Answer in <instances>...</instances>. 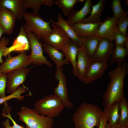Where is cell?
Instances as JSON below:
<instances>
[{"label": "cell", "instance_id": "1", "mask_svg": "<svg viewBox=\"0 0 128 128\" xmlns=\"http://www.w3.org/2000/svg\"><path fill=\"white\" fill-rule=\"evenodd\" d=\"M128 69V64L126 62L118 65L108 73L110 81L106 91L102 95L103 104L105 107H109L115 102L119 103L124 97V80Z\"/></svg>", "mask_w": 128, "mask_h": 128}, {"label": "cell", "instance_id": "2", "mask_svg": "<svg viewBox=\"0 0 128 128\" xmlns=\"http://www.w3.org/2000/svg\"><path fill=\"white\" fill-rule=\"evenodd\" d=\"M103 113L97 105L86 102L79 106L74 114L73 120L75 128L98 127Z\"/></svg>", "mask_w": 128, "mask_h": 128}, {"label": "cell", "instance_id": "3", "mask_svg": "<svg viewBox=\"0 0 128 128\" xmlns=\"http://www.w3.org/2000/svg\"><path fill=\"white\" fill-rule=\"evenodd\" d=\"M65 107L61 100L54 94L37 101L33 110L39 114L53 119L58 116Z\"/></svg>", "mask_w": 128, "mask_h": 128}, {"label": "cell", "instance_id": "4", "mask_svg": "<svg viewBox=\"0 0 128 128\" xmlns=\"http://www.w3.org/2000/svg\"><path fill=\"white\" fill-rule=\"evenodd\" d=\"M23 17L25 22L23 26L25 32L33 33L39 40L45 37L52 31L50 21H45L38 14L24 11Z\"/></svg>", "mask_w": 128, "mask_h": 128}, {"label": "cell", "instance_id": "5", "mask_svg": "<svg viewBox=\"0 0 128 128\" xmlns=\"http://www.w3.org/2000/svg\"><path fill=\"white\" fill-rule=\"evenodd\" d=\"M17 114L27 128H52L53 119L39 114L27 107H22Z\"/></svg>", "mask_w": 128, "mask_h": 128}, {"label": "cell", "instance_id": "6", "mask_svg": "<svg viewBox=\"0 0 128 128\" xmlns=\"http://www.w3.org/2000/svg\"><path fill=\"white\" fill-rule=\"evenodd\" d=\"M26 34L31 49V64L38 66L44 64L51 67L52 64L47 60L43 54L42 43L33 33L28 32H26Z\"/></svg>", "mask_w": 128, "mask_h": 128}, {"label": "cell", "instance_id": "7", "mask_svg": "<svg viewBox=\"0 0 128 128\" xmlns=\"http://www.w3.org/2000/svg\"><path fill=\"white\" fill-rule=\"evenodd\" d=\"M5 60L0 65V73H7L14 70L26 67L29 65L30 55H27L25 51H23L18 55L12 56L9 54Z\"/></svg>", "mask_w": 128, "mask_h": 128}, {"label": "cell", "instance_id": "8", "mask_svg": "<svg viewBox=\"0 0 128 128\" xmlns=\"http://www.w3.org/2000/svg\"><path fill=\"white\" fill-rule=\"evenodd\" d=\"M63 68L56 67L55 78L58 80V84L57 87H54V94L61 100L65 107L71 109L73 107V105L69 98L67 79L63 72Z\"/></svg>", "mask_w": 128, "mask_h": 128}, {"label": "cell", "instance_id": "9", "mask_svg": "<svg viewBox=\"0 0 128 128\" xmlns=\"http://www.w3.org/2000/svg\"><path fill=\"white\" fill-rule=\"evenodd\" d=\"M51 26V32L42 39V41L59 51L70 38L60 27L52 23Z\"/></svg>", "mask_w": 128, "mask_h": 128}, {"label": "cell", "instance_id": "10", "mask_svg": "<svg viewBox=\"0 0 128 128\" xmlns=\"http://www.w3.org/2000/svg\"><path fill=\"white\" fill-rule=\"evenodd\" d=\"M30 68L24 67L17 69L7 73L6 91L9 93L15 91L18 87L26 80L27 76L30 71Z\"/></svg>", "mask_w": 128, "mask_h": 128}, {"label": "cell", "instance_id": "11", "mask_svg": "<svg viewBox=\"0 0 128 128\" xmlns=\"http://www.w3.org/2000/svg\"><path fill=\"white\" fill-rule=\"evenodd\" d=\"M114 47L112 41L106 39H101L95 53L91 57L92 61L108 62L110 59Z\"/></svg>", "mask_w": 128, "mask_h": 128}, {"label": "cell", "instance_id": "12", "mask_svg": "<svg viewBox=\"0 0 128 128\" xmlns=\"http://www.w3.org/2000/svg\"><path fill=\"white\" fill-rule=\"evenodd\" d=\"M108 66V62H92L85 73L83 82L88 85L101 77Z\"/></svg>", "mask_w": 128, "mask_h": 128}, {"label": "cell", "instance_id": "13", "mask_svg": "<svg viewBox=\"0 0 128 128\" xmlns=\"http://www.w3.org/2000/svg\"><path fill=\"white\" fill-rule=\"evenodd\" d=\"M117 18L109 17L102 22L96 35L101 39H106L112 41L114 40L117 30Z\"/></svg>", "mask_w": 128, "mask_h": 128}, {"label": "cell", "instance_id": "14", "mask_svg": "<svg viewBox=\"0 0 128 128\" xmlns=\"http://www.w3.org/2000/svg\"><path fill=\"white\" fill-rule=\"evenodd\" d=\"M30 46L23 26H22L18 36L14 40L12 45L4 49L3 56L6 57L14 51H22L29 50Z\"/></svg>", "mask_w": 128, "mask_h": 128}, {"label": "cell", "instance_id": "15", "mask_svg": "<svg viewBox=\"0 0 128 128\" xmlns=\"http://www.w3.org/2000/svg\"><path fill=\"white\" fill-rule=\"evenodd\" d=\"M92 62L84 47H80L77 57L76 64L77 77L83 82L85 73Z\"/></svg>", "mask_w": 128, "mask_h": 128}, {"label": "cell", "instance_id": "16", "mask_svg": "<svg viewBox=\"0 0 128 128\" xmlns=\"http://www.w3.org/2000/svg\"><path fill=\"white\" fill-rule=\"evenodd\" d=\"M79 47L69 39L61 50L64 53L65 59L71 63L73 68L72 73L76 77L77 75L76 66L77 57Z\"/></svg>", "mask_w": 128, "mask_h": 128}, {"label": "cell", "instance_id": "17", "mask_svg": "<svg viewBox=\"0 0 128 128\" xmlns=\"http://www.w3.org/2000/svg\"><path fill=\"white\" fill-rule=\"evenodd\" d=\"M102 22L84 23L80 22L70 25L78 37L96 35Z\"/></svg>", "mask_w": 128, "mask_h": 128}, {"label": "cell", "instance_id": "18", "mask_svg": "<svg viewBox=\"0 0 128 128\" xmlns=\"http://www.w3.org/2000/svg\"><path fill=\"white\" fill-rule=\"evenodd\" d=\"M16 19L14 14L10 10L5 8L0 9V26L3 28L4 33L10 34L12 33Z\"/></svg>", "mask_w": 128, "mask_h": 128}, {"label": "cell", "instance_id": "19", "mask_svg": "<svg viewBox=\"0 0 128 128\" xmlns=\"http://www.w3.org/2000/svg\"><path fill=\"white\" fill-rule=\"evenodd\" d=\"M92 0H86L82 8L80 10H73L68 15L66 20L70 25L81 22L91 10Z\"/></svg>", "mask_w": 128, "mask_h": 128}, {"label": "cell", "instance_id": "20", "mask_svg": "<svg viewBox=\"0 0 128 128\" xmlns=\"http://www.w3.org/2000/svg\"><path fill=\"white\" fill-rule=\"evenodd\" d=\"M42 45L43 50L55 63L56 67L61 68L63 66L70 63L65 58L64 59L65 57L63 52L48 44L43 43Z\"/></svg>", "mask_w": 128, "mask_h": 128}, {"label": "cell", "instance_id": "21", "mask_svg": "<svg viewBox=\"0 0 128 128\" xmlns=\"http://www.w3.org/2000/svg\"><path fill=\"white\" fill-rule=\"evenodd\" d=\"M23 0H0V9L3 8L11 11L16 19L21 20L24 10L23 6Z\"/></svg>", "mask_w": 128, "mask_h": 128}, {"label": "cell", "instance_id": "22", "mask_svg": "<svg viewBox=\"0 0 128 128\" xmlns=\"http://www.w3.org/2000/svg\"><path fill=\"white\" fill-rule=\"evenodd\" d=\"M50 23L55 24L60 27L64 31L69 38L76 44L79 47L82 46L81 41L76 33L61 16L60 14H58L56 22L54 21L52 19L50 20Z\"/></svg>", "mask_w": 128, "mask_h": 128}, {"label": "cell", "instance_id": "23", "mask_svg": "<svg viewBox=\"0 0 128 128\" xmlns=\"http://www.w3.org/2000/svg\"><path fill=\"white\" fill-rule=\"evenodd\" d=\"M82 46L89 56L91 57L96 51L101 39L96 36L78 37Z\"/></svg>", "mask_w": 128, "mask_h": 128}, {"label": "cell", "instance_id": "24", "mask_svg": "<svg viewBox=\"0 0 128 128\" xmlns=\"http://www.w3.org/2000/svg\"><path fill=\"white\" fill-rule=\"evenodd\" d=\"M104 0H100L96 4L92 5L89 16L84 18L81 22L84 23L93 22L100 21L105 5Z\"/></svg>", "mask_w": 128, "mask_h": 128}, {"label": "cell", "instance_id": "25", "mask_svg": "<svg viewBox=\"0 0 128 128\" xmlns=\"http://www.w3.org/2000/svg\"><path fill=\"white\" fill-rule=\"evenodd\" d=\"M128 52V50L125 47L116 46L109 60V66H112L116 63H118V65H121L126 62Z\"/></svg>", "mask_w": 128, "mask_h": 128}, {"label": "cell", "instance_id": "26", "mask_svg": "<svg viewBox=\"0 0 128 128\" xmlns=\"http://www.w3.org/2000/svg\"><path fill=\"white\" fill-rule=\"evenodd\" d=\"M53 0H23V8L24 10L30 8L33 9V12L38 14L42 5L50 7L54 4Z\"/></svg>", "mask_w": 128, "mask_h": 128}, {"label": "cell", "instance_id": "27", "mask_svg": "<svg viewBox=\"0 0 128 128\" xmlns=\"http://www.w3.org/2000/svg\"><path fill=\"white\" fill-rule=\"evenodd\" d=\"M11 110L7 103L4 104V108L2 110L1 115L3 117L8 118L2 122V124L5 128H27L23 125H18L16 122L10 114V112Z\"/></svg>", "mask_w": 128, "mask_h": 128}, {"label": "cell", "instance_id": "28", "mask_svg": "<svg viewBox=\"0 0 128 128\" xmlns=\"http://www.w3.org/2000/svg\"><path fill=\"white\" fill-rule=\"evenodd\" d=\"M120 115L119 103L117 102H115L108 107V121L111 126L118 123Z\"/></svg>", "mask_w": 128, "mask_h": 128}, {"label": "cell", "instance_id": "29", "mask_svg": "<svg viewBox=\"0 0 128 128\" xmlns=\"http://www.w3.org/2000/svg\"><path fill=\"white\" fill-rule=\"evenodd\" d=\"M84 0H56L54 3L62 10L63 14L67 17L73 10L75 5L78 2H83Z\"/></svg>", "mask_w": 128, "mask_h": 128}, {"label": "cell", "instance_id": "30", "mask_svg": "<svg viewBox=\"0 0 128 128\" xmlns=\"http://www.w3.org/2000/svg\"><path fill=\"white\" fill-rule=\"evenodd\" d=\"M120 118L119 124L120 126L128 127V102L124 97L119 103Z\"/></svg>", "mask_w": 128, "mask_h": 128}, {"label": "cell", "instance_id": "31", "mask_svg": "<svg viewBox=\"0 0 128 128\" xmlns=\"http://www.w3.org/2000/svg\"><path fill=\"white\" fill-rule=\"evenodd\" d=\"M28 89L24 85L19 87L17 90L11 94L9 95L5 96L3 97L0 98V104L7 102L11 99L15 98L17 99L19 101H20L23 100L25 96H32V94L31 92L27 95L22 96L21 94L25 93Z\"/></svg>", "mask_w": 128, "mask_h": 128}, {"label": "cell", "instance_id": "32", "mask_svg": "<svg viewBox=\"0 0 128 128\" xmlns=\"http://www.w3.org/2000/svg\"><path fill=\"white\" fill-rule=\"evenodd\" d=\"M121 1V0H113L111 4L113 16L116 18L127 15L128 13V11H125L123 10Z\"/></svg>", "mask_w": 128, "mask_h": 128}, {"label": "cell", "instance_id": "33", "mask_svg": "<svg viewBox=\"0 0 128 128\" xmlns=\"http://www.w3.org/2000/svg\"><path fill=\"white\" fill-rule=\"evenodd\" d=\"M128 25V15L117 18L116 26L117 30L121 34L126 36L127 35Z\"/></svg>", "mask_w": 128, "mask_h": 128}, {"label": "cell", "instance_id": "34", "mask_svg": "<svg viewBox=\"0 0 128 128\" xmlns=\"http://www.w3.org/2000/svg\"><path fill=\"white\" fill-rule=\"evenodd\" d=\"M114 40L116 46H124L128 50V38L121 34L117 30Z\"/></svg>", "mask_w": 128, "mask_h": 128}, {"label": "cell", "instance_id": "35", "mask_svg": "<svg viewBox=\"0 0 128 128\" xmlns=\"http://www.w3.org/2000/svg\"><path fill=\"white\" fill-rule=\"evenodd\" d=\"M7 76L6 74L0 73V98L5 97Z\"/></svg>", "mask_w": 128, "mask_h": 128}, {"label": "cell", "instance_id": "36", "mask_svg": "<svg viewBox=\"0 0 128 128\" xmlns=\"http://www.w3.org/2000/svg\"><path fill=\"white\" fill-rule=\"evenodd\" d=\"M9 41V39L5 36L2 37L0 40V64H2L4 61L2 59L4 50Z\"/></svg>", "mask_w": 128, "mask_h": 128}, {"label": "cell", "instance_id": "37", "mask_svg": "<svg viewBox=\"0 0 128 128\" xmlns=\"http://www.w3.org/2000/svg\"><path fill=\"white\" fill-rule=\"evenodd\" d=\"M108 108L105 107L103 111V113L98 128H105V126L107 123V112Z\"/></svg>", "mask_w": 128, "mask_h": 128}, {"label": "cell", "instance_id": "38", "mask_svg": "<svg viewBox=\"0 0 128 128\" xmlns=\"http://www.w3.org/2000/svg\"><path fill=\"white\" fill-rule=\"evenodd\" d=\"M4 33L3 28L0 26V40L1 38L2 35Z\"/></svg>", "mask_w": 128, "mask_h": 128}, {"label": "cell", "instance_id": "39", "mask_svg": "<svg viewBox=\"0 0 128 128\" xmlns=\"http://www.w3.org/2000/svg\"><path fill=\"white\" fill-rule=\"evenodd\" d=\"M120 125L118 123L113 126H111V128H119Z\"/></svg>", "mask_w": 128, "mask_h": 128}, {"label": "cell", "instance_id": "40", "mask_svg": "<svg viewBox=\"0 0 128 128\" xmlns=\"http://www.w3.org/2000/svg\"><path fill=\"white\" fill-rule=\"evenodd\" d=\"M105 128H111V126L109 123H107L106 124Z\"/></svg>", "mask_w": 128, "mask_h": 128}, {"label": "cell", "instance_id": "41", "mask_svg": "<svg viewBox=\"0 0 128 128\" xmlns=\"http://www.w3.org/2000/svg\"><path fill=\"white\" fill-rule=\"evenodd\" d=\"M119 128H128V127H126L120 125Z\"/></svg>", "mask_w": 128, "mask_h": 128}, {"label": "cell", "instance_id": "42", "mask_svg": "<svg viewBox=\"0 0 128 128\" xmlns=\"http://www.w3.org/2000/svg\"></svg>", "mask_w": 128, "mask_h": 128}]
</instances>
